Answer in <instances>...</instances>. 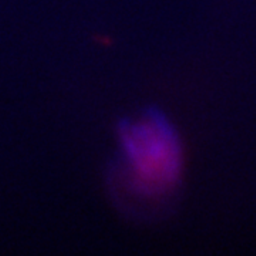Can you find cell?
Returning <instances> with one entry per match:
<instances>
[{"label": "cell", "mask_w": 256, "mask_h": 256, "mask_svg": "<svg viewBox=\"0 0 256 256\" xmlns=\"http://www.w3.org/2000/svg\"><path fill=\"white\" fill-rule=\"evenodd\" d=\"M118 156L111 186L131 208L154 206L178 188L184 168L182 144L172 122L156 108L121 122Z\"/></svg>", "instance_id": "cell-1"}]
</instances>
